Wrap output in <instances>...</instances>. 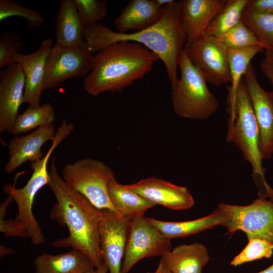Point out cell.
<instances>
[{
	"mask_svg": "<svg viewBox=\"0 0 273 273\" xmlns=\"http://www.w3.org/2000/svg\"><path fill=\"white\" fill-rule=\"evenodd\" d=\"M180 76L171 88V101L178 116L205 120L218 109L219 103L209 90L202 73L191 62L183 49L178 62Z\"/></svg>",
	"mask_w": 273,
	"mask_h": 273,
	"instance_id": "obj_6",
	"label": "cell"
},
{
	"mask_svg": "<svg viewBox=\"0 0 273 273\" xmlns=\"http://www.w3.org/2000/svg\"><path fill=\"white\" fill-rule=\"evenodd\" d=\"M83 25L89 26L104 19L108 14L106 3L100 0H74Z\"/></svg>",
	"mask_w": 273,
	"mask_h": 273,
	"instance_id": "obj_31",
	"label": "cell"
},
{
	"mask_svg": "<svg viewBox=\"0 0 273 273\" xmlns=\"http://www.w3.org/2000/svg\"><path fill=\"white\" fill-rule=\"evenodd\" d=\"M52 44V39L47 38L40 42L36 52L29 54L18 53L15 55V62L20 65L25 76L23 103H28L29 108L40 106L46 63Z\"/></svg>",
	"mask_w": 273,
	"mask_h": 273,
	"instance_id": "obj_16",
	"label": "cell"
},
{
	"mask_svg": "<svg viewBox=\"0 0 273 273\" xmlns=\"http://www.w3.org/2000/svg\"><path fill=\"white\" fill-rule=\"evenodd\" d=\"M160 259L172 273H202L210 257L206 247L196 242L177 246Z\"/></svg>",
	"mask_w": 273,
	"mask_h": 273,
	"instance_id": "obj_20",
	"label": "cell"
},
{
	"mask_svg": "<svg viewBox=\"0 0 273 273\" xmlns=\"http://www.w3.org/2000/svg\"><path fill=\"white\" fill-rule=\"evenodd\" d=\"M219 39L228 49L239 50L254 46L262 47L254 32L242 20Z\"/></svg>",
	"mask_w": 273,
	"mask_h": 273,
	"instance_id": "obj_29",
	"label": "cell"
},
{
	"mask_svg": "<svg viewBox=\"0 0 273 273\" xmlns=\"http://www.w3.org/2000/svg\"><path fill=\"white\" fill-rule=\"evenodd\" d=\"M14 201L11 195H8L6 200L0 204V231L5 234V237H19L22 238H28L23 225L15 219H5L7 209Z\"/></svg>",
	"mask_w": 273,
	"mask_h": 273,
	"instance_id": "obj_33",
	"label": "cell"
},
{
	"mask_svg": "<svg viewBox=\"0 0 273 273\" xmlns=\"http://www.w3.org/2000/svg\"><path fill=\"white\" fill-rule=\"evenodd\" d=\"M147 219L170 239L194 235L218 225L224 226L225 220L224 215L217 208L206 216L193 220L166 221L150 217Z\"/></svg>",
	"mask_w": 273,
	"mask_h": 273,
	"instance_id": "obj_23",
	"label": "cell"
},
{
	"mask_svg": "<svg viewBox=\"0 0 273 273\" xmlns=\"http://www.w3.org/2000/svg\"><path fill=\"white\" fill-rule=\"evenodd\" d=\"M15 254V251L11 248H8L3 245L1 244L0 255L1 257L7 255H14Z\"/></svg>",
	"mask_w": 273,
	"mask_h": 273,
	"instance_id": "obj_36",
	"label": "cell"
},
{
	"mask_svg": "<svg viewBox=\"0 0 273 273\" xmlns=\"http://www.w3.org/2000/svg\"><path fill=\"white\" fill-rule=\"evenodd\" d=\"M34 264V273H82L95 268L85 254L75 249L56 255L42 253Z\"/></svg>",
	"mask_w": 273,
	"mask_h": 273,
	"instance_id": "obj_22",
	"label": "cell"
},
{
	"mask_svg": "<svg viewBox=\"0 0 273 273\" xmlns=\"http://www.w3.org/2000/svg\"><path fill=\"white\" fill-rule=\"evenodd\" d=\"M156 3L161 8L170 5L174 2V0H155Z\"/></svg>",
	"mask_w": 273,
	"mask_h": 273,
	"instance_id": "obj_38",
	"label": "cell"
},
{
	"mask_svg": "<svg viewBox=\"0 0 273 273\" xmlns=\"http://www.w3.org/2000/svg\"><path fill=\"white\" fill-rule=\"evenodd\" d=\"M55 114L53 106L49 102L37 108L28 107L18 115L11 133L16 136L34 128L52 124L55 119Z\"/></svg>",
	"mask_w": 273,
	"mask_h": 273,
	"instance_id": "obj_26",
	"label": "cell"
},
{
	"mask_svg": "<svg viewBox=\"0 0 273 273\" xmlns=\"http://www.w3.org/2000/svg\"><path fill=\"white\" fill-rule=\"evenodd\" d=\"M23 47L20 36L12 32L0 35V68L6 67L16 63L15 55Z\"/></svg>",
	"mask_w": 273,
	"mask_h": 273,
	"instance_id": "obj_32",
	"label": "cell"
},
{
	"mask_svg": "<svg viewBox=\"0 0 273 273\" xmlns=\"http://www.w3.org/2000/svg\"><path fill=\"white\" fill-rule=\"evenodd\" d=\"M18 16L24 18L29 28L41 27L44 17L41 13L12 0L0 1V22L10 17Z\"/></svg>",
	"mask_w": 273,
	"mask_h": 273,
	"instance_id": "obj_28",
	"label": "cell"
},
{
	"mask_svg": "<svg viewBox=\"0 0 273 273\" xmlns=\"http://www.w3.org/2000/svg\"><path fill=\"white\" fill-rule=\"evenodd\" d=\"M56 43L69 47H86L85 26L78 15L74 0H62L55 19Z\"/></svg>",
	"mask_w": 273,
	"mask_h": 273,
	"instance_id": "obj_21",
	"label": "cell"
},
{
	"mask_svg": "<svg viewBox=\"0 0 273 273\" xmlns=\"http://www.w3.org/2000/svg\"><path fill=\"white\" fill-rule=\"evenodd\" d=\"M158 60L155 53L140 43L121 41L112 43L94 55L83 88L94 97L106 92H121L150 72Z\"/></svg>",
	"mask_w": 273,
	"mask_h": 273,
	"instance_id": "obj_3",
	"label": "cell"
},
{
	"mask_svg": "<svg viewBox=\"0 0 273 273\" xmlns=\"http://www.w3.org/2000/svg\"><path fill=\"white\" fill-rule=\"evenodd\" d=\"M259 131L260 149L263 159L273 154V91L263 89L257 81L251 64L243 75Z\"/></svg>",
	"mask_w": 273,
	"mask_h": 273,
	"instance_id": "obj_13",
	"label": "cell"
},
{
	"mask_svg": "<svg viewBox=\"0 0 273 273\" xmlns=\"http://www.w3.org/2000/svg\"><path fill=\"white\" fill-rule=\"evenodd\" d=\"M56 160V157L53 156L48 185L56 200L50 218L61 226H66L69 235L55 240L52 245L56 248H71L80 251L97 269L103 262L100 249L99 210L84 196L66 184L58 172Z\"/></svg>",
	"mask_w": 273,
	"mask_h": 273,
	"instance_id": "obj_2",
	"label": "cell"
},
{
	"mask_svg": "<svg viewBox=\"0 0 273 273\" xmlns=\"http://www.w3.org/2000/svg\"><path fill=\"white\" fill-rule=\"evenodd\" d=\"M125 186L155 205H161L172 210L187 209L195 203L187 188L155 177L144 178L135 184Z\"/></svg>",
	"mask_w": 273,
	"mask_h": 273,
	"instance_id": "obj_15",
	"label": "cell"
},
{
	"mask_svg": "<svg viewBox=\"0 0 273 273\" xmlns=\"http://www.w3.org/2000/svg\"><path fill=\"white\" fill-rule=\"evenodd\" d=\"M100 249L110 273H120L130 220L108 210H99Z\"/></svg>",
	"mask_w": 273,
	"mask_h": 273,
	"instance_id": "obj_12",
	"label": "cell"
},
{
	"mask_svg": "<svg viewBox=\"0 0 273 273\" xmlns=\"http://www.w3.org/2000/svg\"><path fill=\"white\" fill-rule=\"evenodd\" d=\"M163 8L160 19L152 26L137 32L122 33L98 23L85 27L83 36L87 49L98 53L109 45L121 41H134L155 53L163 62L171 84L176 85L178 78L179 57L186 42L181 19V1Z\"/></svg>",
	"mask_w": 273,
	"mask_h": 273,
	"instance_id": "obj_1",
	"label": "cell"
},
{
	"mask_svg": "<svg viewBox=\"0 0 273 273\" xmlns=\"http://www.w3.org/2000/svg\"><path fill=\"white\" fill-rule=\"evenodd\" d=\"M226 104L229 114L226 141L234 143L251 164L259 196L273 200V189L264 178L266 169L262 165L257 122L243 79L235 94L228 95Z\"/></svg>",
	"mask_w": 273,
	"mask_h": 273,
	"instance_id": "obj_4",
	"label": "cell"
},
{
	"mask_svg": "<svg viewBox=\"0 0 273 273\" xmlns=\"http://www.w3.org/2000/svg\"><path fill=\"white\" fill-rule=\"evenodd\" d=\"M226 1H181V23L186 36L185 46L194 42L206 32L210 23L224 7Z\"/></svg>",
	"mask_w": 273,
	"mask_h": 273,
	"instance_id": "obj_18",
	"label": "cell"
},
{
	"mask_svg": "<svg viewBox=\"0 0 273 273\" xmlns=\"http://www.w3.org/2000/svg\"><path fill=\"white\" fill-rule=\"evenodd\" d=\"M272 254V243L264 239L252 238L248 240L247 245L231 260L230 264L236 266L263 258H269Z\"/></svg>",
	"mask_w": 273,
	"mask_h": 273,
	"instance_id": "obj_30",
	"label": "cell"
},
{
	"mask_svg": "<svg viewBox=\"0 0 273 273\" xmlns=\"http://www.w3.org/2000/svg\"><path fill=\"white\" fill-rule=\"evenodd\" d=\"M153 273H172L164 265L162 261L160 259L158 265Z\"/></svg>",
	"mask_w": 273,
	"mask_h": 273,
	"instance_id": "obj_37",
	"label": "cell"
},
{
	"mask_svg": "<svg viewBox=\"0 0 273 273\" xmlns=\"http://www.w3.org/2000/svg\"><path fill=\"white\" fill-rule=\"evenodd\" d=\"M260 68L270 82L273 91V50H266L265 56L260 63Z\"/></svg>",
	"mask_w": 273,
	"mask_h": 273,
	"instance_id": "obj_35",
	"label": "cell"
},
{
	"mask_svg": "<svg viewBox=\"0 0 273 273\" xmlns=\"http://www.w3.org/2000/svg\"><path fill=\"white\" fill-rule=\"evenodd\" d=\"M108 268L106 264L103 261L102 264L96 269V273H107Z\"/></svg>",
	"mask_w": 273,
	"mask_h": 273,
	"instance_id": "obj_39",
	"label": "cell"
},
{
	"mask_svg": "<svg viewBox=\"0 0 273 273\" xmlns=\"http://www.w3.org/2000/svg\"><path fill=\"white\" fill-rule=\"evenodd\" d=\"M163 12V8L155 0H131L115 19L114 24L119 33L137 32L156 23Z\"/></svg>",
	"mask_w": 273,
	"mask_h": 273,
	"instance_id": "obj_19",
	"label": "cell"
},
{
	"mask_svg": "<svg viewBox=\"0 0 273 273\" xmlns=\"http://www.w3.org/2000/svg\"><path fill=\"white\" fill-rule=\"evenodd\" d=\"M24 73L18 63L0 71V132L12 133L18 111L23 103Z\"/></svg>",
	"mask_w": 273,
	"mask_h": 273,
	"instance_id": "obj_14",
	"label": "cell"
},
{
	"mask_svg": "<svg viewBox=\"0 0 273 273\" xmlns=\"http://www.w3.org/2000/svg\"><path fill=\"white\" fill-rule=\"evenodd\" d=\"M56 132L53 124L40 127L32 132L12 138L8 144L9 158L4 170L12 173L25 162L31 163L41 160L44 156L42 146L53 141Z\"/></svg>",
	"mask_w": 273,
	"mask_h": 273,
	"instance_id": "obj_17",
	"label": "cell"
},
{
	"mask_svg": "<svg viewBox=\"0 0 273 273\" xmlns=\"http://www.w3.org/2000/svg\"><path fill=\"white\" fill-rule=\"evenodd\" d=\"M245 10L259 15H273V0H249Z\"/></svg>",
	"mask_w": 273,
	"mask_h": 273,
	"instance_id": "obj_34",
	"label": "cell"
},
{
	"mask_svg": "<svg viewBox=\"0 0 273 273\" xmlns=\"http://www.w3.org/2000/svg\"><path fill=\"white\" fill-rule=\"evenodd\" d=\"M73 130V124L63 119L47 153L41 160L31 163L33 172L26 184L21 189H17L15 186L7 184L3 186L4 193L11 195L16 203L18 213L15 219L23 225L27 237L34 245H40L45 242L41 229L32 212L35 197L38 191L49 183L48 165L53 152Z\"/></svg>",
	"mask_w": 273,
	"mask_h": 273,
	"instance_id": "obj_5",
	"label": "cell"
},
{
	"mask_svg": "<svg viewBox=\"0 0 273 273\" xmlns=\"http://www.w3.org/2000/svg\"><path fill=\"white\" fill-rule=\"evenodd\" d=\"M107 190L110 200L118 213L131 220L144 216L155 204L119 184L115 175L109 180Z\"/></svg>",
	"mask_w": 273,
	"mask_h": 273,
	"instance_id": "obj_24",
	"label": "cell"
},
{
	"mask_svg": "<svg viewBox=\"0 0 273 273\" xmlns=\"http://www.w3.org/2000/svg\"><path fill=\"white\" fill-rule=\"evenodd\" d=\"M249 0H227L226 3L210 23L207 33L220 38L241 20Z\"/></svg>",
	"mask_w": 273,
	"mask_h": 273,
	"instance_id": "obj_25",
	"label": "cell"
},
{
	"mask_svg": "<svg viewBox=\"0 0 273 273\" xmlns=\"http://www.w3.org/2000/svg\"><path fill=\"white\" fill-rule=\"evenodd\" d=\"M147 273H153V272H147Z\"/></svg>",
	"mask_w": 273,
	"mask_h": 273,
	"instance_id": "obj_42",
	"label": "cell"
},
{
	"mask_svg": "<svg viewBox=\"0 0 273 273\" xmlns=\"http://www.w3.org/2000/svg\"><path fill=\"white\" fill-rule=\"evenodd\" d=\"M217 209L225 217L226 235L241 231L248 239L260 238L273 244V201L259 196L251 204L219 203Z\"/></svg>",
	"mask_w": 273,
	"mask_h": 273,
	"instance_id": "obj_8",
	"label": "cell"
},
{
	"mask_svg": "<svg viewBox=\"0 0 273 273\" xmlns=\"http://www.w3.org/2000/svg\"><path fill=\"white\" fill-rule=\"evenodd\" d=\"M184 49L207 83L216 87L231 83L228 49L219 38L206 32Z\"/></svg>",
	"mask_w": 273,
	"mask_h": 273,
	"instance_id": "obj_9",
	"label": "cell"
},
{
	"mask_svg": "<svg viewBox=\"0 0 273 273\" xmlns=\"http://www.w3.org/2000/svg\"><path fill=\"white\" fill-rule=\"evenodd\" d=\"M82 273H96V269H93Z\"/></svg>",
	"mask_w": 273,
	"mask_h": 273,
	"instance_id": "obj_41",
	"label": "cell"
},
{
	"mask_svg": "<svg viewBox=\"0 0 273 273\" xmlns=\"http://www.w3.org/2000/svg\"><path fill=\"white\" fill-rule=\"evenodd\" d=\"M241 20L254 32L264 50H273V15H259L244 9Z\"/></svg>",
	"mask_w": 273,
	"mask_h": 273,
	"instance_id": "obj_27",
	"label": "cell"
},
{
	"mask_svg": "<svg viewBox=\"0 0 273 273\" xmlns=\"http://www.w3.org/2000/svg\"><path fill=\"white\" fill-rule=\"evenodd\" d=\"M94 59L86 46L69 47L56 43L47 58L44 90L55 88L67 79L87 75Z\"/></svg>",
	"mask_w": 273,
	"mask_h": 273,
	"instance_id": "obj_11",
	"label": "cell"
},
{
	"mask_svg": "<svg viewBox=\"0 0 273 273\" xmlns=\"http://www.w3.org/2000/svg\"><path fill=\"white\" fill-rule=\"evenodd\" d=\"M113 176L112 170L103 161L84 158L66 164L61 176L69 187L84 196L97 209L120 215L108 193V184Z\"/></svg>",
	"mask_w": 273,
	"mask_h": 273,
	"instance_id": "obj_7",
	"label": "cell"
},
{
	"mask_svg": "<svg viewBox=\"0 0 273 273\" xmlns=\"http://www.w3.org/2000/svg\"><path fill=\"white\" fill-rule=\"evenodd\" d=\"M257 273H273V264L265 268V269Z\"/></svg>",
	"mask_w": 273,
	"mask_h": 273,
	"instance_id": "obj_40",
	"label": "cell"
},
{
	"mask_svg": "<svg viewBox=\"0 0 273 273\" xmlns=\"http://www.w3.org/2000/svg\"><path fill=\"white\" fill-rule=\"evenodd\" d=\"M170 240L151 224L144 216L130 220L120 273H128L143 258L161 257L171 250Z\"/></svg>",
	"mask_w": 273,
	"mask_h": 273,
	"instance_id": "obj_10",
	"label": "cell"
}]
</instances>
